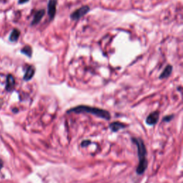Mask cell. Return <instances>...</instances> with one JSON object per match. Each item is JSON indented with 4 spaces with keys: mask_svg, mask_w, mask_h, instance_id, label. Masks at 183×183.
<instances>
[{
    "mask_svg": "<svg viewBox=\"0 0 183 183\" xmlns=\"http://www.w3.org/2000/svg\"><path fill=\"white\" fill-rule=\"evenodd\" d=\"M131 140L137 147V156L139 162L136 167V173L138 175H143L147 169L148 161L147 159V150L146 148L145 142L141 137H132Z\"/></svg>",
    "mask_w": 183,
    "mask_h": 183,
    "instance_id": "cell-1",
    "label": "cell"
},
{
    "mask_svg": "<svg viewBox=\"0 0 183 183\" xmlns=\"http://www.w3.org/2000/svg\"><path fill=\"white\" fill-rule=\"evenodd\" d=\"M67 114L70 113H75V114H82V113H88L94 116L97 117L99 118L104 119L107 121L110 120L111 114L109 111L101 109L99 107H94L88 105H78L75 107H72L67 111Z\"/></svg>",
    "mask_w": 183,
    "mask_h": 183,
    "instance_id": "cell-2",
    "label": "cell"
},
{
    "mask_svg": "<svg viewBox=\"0 0 183 183\" xmlns=\"http://www.w3.org/2000/svg\"><path fill=\"white\" fill-rule=\"evenodd\" d=\"M90 11V7L87 5L82 6V7L78 8L75 11H74L72 13L70 14V18L74 21H77L79 19H81L82 16L86 15L88 12Z\"/></svg>",
    "mask_w": 183,
    "mask_h": 183,
    "instance_id": "cell-3",
    "label": "cell"
},
{
    "mask_svg": "<svg viewBox=\"0 0 183 183\" xmlns=\"http://www.w3.org/2000/svg\"><path fill=\"white\" fill-rule=\"evenodd\" d=\"M57 1L58 0H49L48 5H47V14H48L49 21H52L56 15Z\"/></svg>",
    "mask_w": 183,
    "mask_h": 183,
    "instance_id": "cell-4",
    "label": "cell"
},
{
    "mask_svg": "<svg viewBox=\"0 0 183 183\" xmlns=\"http://www.w3.org/2000/svg\"><path fill=\"white\" fill-rule=\"evenodd\" d=\"M160 118V112L158 111H155V112H151L147 117L145 120L146 124L149 126H154L159 121Z\"/></svg>",
    "mask_w": 183,
    "mask_h": 183,
    "instance_id": "cell-5",
    "label": "cell"
},
{
    "mask_svg": "<svg viewBox=\"0 0 183 183\" xmlns=\"http://www.w3.org/2000/svg\"><path fill=\"white\" fill-rule=\"evenodd\" d=\"M127 127V125L124 124V123L118 122V121H116V122H111L110 125H109V128L113 132H118L119 130L120 129H125Z\"/></svg>",
    "mask_w": 183,
    "mask_h": 183,
    "instance_id": "cell-6",
    "label": "cell"
},
{
    "mask_svg": "<svg viewBox=\"0 0 183 183\" xmlns=\"http://www.w3.org/2000/svg\"><path fill=\"white\" fill-rule=\"evenodd\" d=\"M45 14V10L44 9H40L39 10L36 12L35 14H34V18H33V20L32 22V25H37V24H38L40 23L41 20L43 18V16H44Z\"/></svg>",
    "mask_w": 183,
    "mask_h": 183,
    "instance_id": "cell-7",
    "label": "cell"
},
{
    "mask_svg": "<svg viewBox=\"0 0 183 183\" xmlns=\"http://www.w3.org/2000/svg\"><path fill=\"white\" fill-rule=\"evenodd\" d=\"M34 74H35V68H34V66H28L25 72V74L24 75V81H30L34 77Z\"/></svg>",
    "mask_w": 183,
    "mask_h": 183,
    "instance_id": "cell-8",
    "label": "cell"
},
{
    "mask_svg": "<svg viewBox=\"0 0 183 183\" xmlns=\"http://www.w3.org/2000/svg\"><path fill=\"white\" fill-rule=\"evenodd\" d=\"M15 86V79L12 75H7V82H6V90L8 92H11L14 90Z\"/></svg>",
    "mask_w": 183,
    "mask_h": 183,
    "instance_id": "cell-9",
    "label": "cell"
},
{
    "mask_svg": "<svg viewBox=\"0 0 183 183\" xmlns=\"http://www.w3.org/2000/svg\"><path fill=\"white\" fill-rule=\"evenodd\" d=\"M172 69H173V67H172V65H168L166 66L165 68L164 69V70L162 71V72L160 74V75L159 76V78L160 79H165V78H168L171 75Z\"/></svg>",
    "mask_w": 183,
    "mask_h": 183,
    "instance_id": "cell-10",
    "label": "cell"
},
{
    "mask_svg": "<svg viewBox=\"0 0 183 183\" xmlns=\"http://www.w3.org/2000/svg\"><path fill=\"white\" fill-rule=\"evenodd\" d=\"M19 36H20L19 30H17V29H14V30H12L11 34H10L9 40L12 42H15L18 40Z\"/></svg>",
    "mask_w": 183,
    "mask_h": 183,
    "instance_id": "cell-11",
    "label": "cell"
},
{
    "mask_svg": "<svg viewBox=\"0 0 183 183\" xmlns=\"http://www.w3.org/2000/svg\"><path fill=\"white\" fill-rule=\"evenodd\" d=\"M21 52L22 54L25 55L26 56H27L29 57H31L32 55V47L30 46H29V45H26L25 47H24L22 49Z\"/></svg>",
    "mask_w": 183,
    "mask_h": 183,
    "instance_id": "cell-12",
    "label": "cell"
},
{
    "mask_svg": "<svg viewBox=\"0 0 183 183\" xmlns=\"http://www.w3.org/2000/svg\"><path fill=\"white\" fill-rule=\"evenodd\" d=\"M174 114H169L167 115V116H164L163 118H162V122H170L172 119L174 118Z\"/></svg>",
    "mask_w": 183,
    "mask_h": 183,
    "instance_id": "cell-13",
    "label": "cell"
},
{
    "mask_svg": "<svg viewBox=\"0 0 183 183\" xmlns=\"http://www.w3.org/2000/svg\"><path fill=\"white\" fill-rule=\"evenodd\" d=\"M92 144L91 140H90V139H85V140L82 141V143L80 145H81L82 147H87V146L90 145Z\"/></svg>",
    "mask_w": 183,
    "mask_h": 183,
    "instance_id": "cell-14",
    "label": "cell"
},
{
    "mask_svg": "<svg viewBox=\"0 0 183 183\" xmlns=\"http://www.w3.org/2000/svg\"><path fill=\"white\" fill-rule=\"evenodd\" d=\"M29 0H19V4H24L27 2Z\"/></svg>",
    "mask_w": 183,
    "mask_h": 183,
    "instance_id": "cell-15",
    "label": "cell"
},
{
    "mask_svg": "<svg viewBox=\"0 0 183 183\" xmlns=\"http://www.w3.org/2000/svg\"><path fill=\"white\" fill-rule=\"evenodd\" d=\"M3 164H4L3 161L1 159H0V170H1L2 168L3 167Z\"/></svg>",
    "mask_w": 183,
    "mask_h": 183,
    "instance_id": "cell-16",
    "label": "cell"
}]
</instances>
